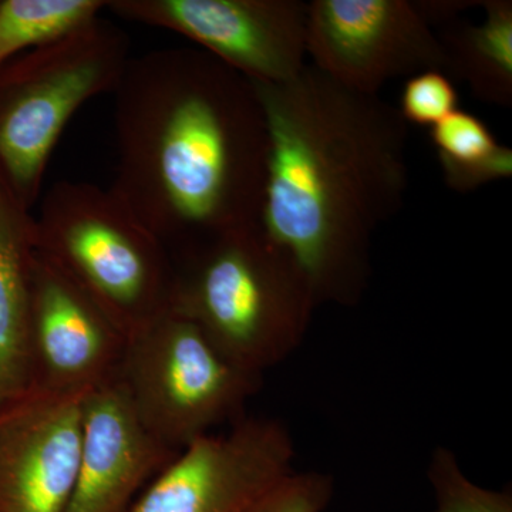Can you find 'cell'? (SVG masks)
<instances>
[{
	"label": "cell",
	"instance_id": "6da1fadb",
	"mask_svg": "<svg viewBox=\"0 0 512 512\" xmlns=\"http://www.w3.org/2000/svg\"><path fill=\"white\" fill-rule=\"evenodd\" d=\"M110 190L171 256L261 224L269 133L255 84L198 47L131 57Z\"/></svg>",
	"mask_w": 512,
	"mask_h": 512
},
{
	"label": "cell",
	"instance_id": "7a4b0ae2",
	"mask_svg": "<svg viewBox=\"0 0 512 512\" xmlns=\"http://www.w3.org/2000/svg\"><path fill=\"white\" fill-rule=\"evenodd\" d=\"M254 84L269 133L262 228L296 259L318 305L355 306L373 238L409 190V124L379 94L311 64L288 82Z\"/></svg>",
	"mask_w": 512,
	"mask_h": 512
},
{
	"label": "cell",
	"instance_id": "3957f363",
	"mask_svg": "<svg viewBox=\"0 0 512 512\" xmlns=\"http://www.w3.org/2000/svg\"><path fill=\"white\" fill-rule=\"evenodd\" d=\"M171 259L170 311L235 365L262 376L301 346L318 301L296 259L261 224Z\"/></svg>",
	"mask_w": 512,
	"mask_h": 512
},
{
	"label": "cell",
	"instance_id": "277c9868",
	"mask_svg": "<svg viewBox=\"0 0 512 512\" xmlns=\"http://www.w3.org/2000/svg\"><path fill=\"white\" fill-rule=\"evenodd\" d=\"M35 247L127 338L170 311V252L110 188L52 185L35 217Z\"/></svg>",
	"mask_w": 512,
	"mask_h": 512
},
{
	"label": "cell",
	"instance_id": "5b68a950",
	"mask_svg": "<svg viewBox=\"0 0 512 512\" xmlns=\"http://www.w3.org/2000/svg\"><path fill=\"white\" fill-rule=\"evenodd\" d=\"M130 46L101 15L0 66V183L23 207L39 202L50 157L76 111L116 90Z\"/></svg>",
	"mask_w": 512,
	"mask_h": 512
},
{
	"label": "cell",
	"instance_id": "8992f818",
	"mask_svg": "<svg viewBox=\"0 0 512 512\" xmlns=\"http://www.w3.org/2000/svg\"><path fill=\"white\" fill-rule=\"evenodd\" d=\"M117 376L147 429L175 451L244 419L262 383L171 311L128 338Z\"/></svg>",
	"mask_w": 512,
	"mask_h": 512
},
{
	"label": "cell",
	"instance_id": "52a82bcc",
	"mask_svg": "<svg viewBox=\"0 0 512 512\" xmlns=\"http://www.w3.org/2000/svg\"><path fill=\"white\" fill-rule=\"evenodd\" d=\"M106 10L187 37L254 83L288 82L308 66L301 0H113Z\"/></svg>",
	"mask_w": 512,
	"mask_h": 512
},
{
	"label": "cell",
	"instance_id": "ba28073f",
	"mask_svg": "<svg viewBox=\"0 0 512 512\" xmlns=\"http://www.w3.org/2000/svg\"><path fill=\"white\" fill-rule=\"evenodd\" d=\"M306 46L311 66L359 93L379 94L427 70L446 73L439 35L409 0H313Z\"/></svg>",
	"mask_w": 512,
	"mask_h": 512
},
{
	"label": "cell",
	"instance_id": "9c48e42d",
	"mask_svg": "<svg viewBox=\"0 0 512 512\" xmlns=\"http://www.w3.org/2000/svg\"><path fill=\"white\" fill-rule=\"evenodd\" d=\"M291 433L278 420L244 417L224 434L188 444L128 512H247L292 471Z\"/></svg>",
	"mask_w": 512,
	"mask_h": 512
},
{
	"label": "cell",
	"instance_id": "30bf717a",
	"mask_svg": "<svg viewBox=\"0 0 512 512\" xmlns=\"http://www.w3.org/2000/svg\"><path fill=\"white\" fill-rule=\"evenodd\" d=\"M128 338L96 302L35 252L30 296L33 392L86 394L119 375Z\"/></svg>",
	"mask_w": 512,
	"mask_h": 512
},
{
	"label": "cell",
	"instance_id": "8fae6325",
	"mask_svg": "<svg viewBox=\"0 0 512 512\" xmlns=\"http://www.w3.org/2000/svg\"><path fill=\"white\" fill-rule=\"evenodd\" d=\"M83 396L30 392L0 406V512H67Z\"/></svg>",
	"mask_w": 512,
	"mask_h": 512
},
{
	"label": "cell",
	"instance_id": "7c38bea8",
	"mask_svg": "<svg viewBox=\"0 0 512 512\" xmlns=\"http://www.w3.org/2000/svg\"><path fill=\"white\" fill-rule=\"evenodd\" d=\"M180 451L157 439L119 376L82 400L76 483L67 512H128L141 491Z\"/></svg>",
	"mask_w": 512,
	"mask_h": 512
},
{
	"label": "cell",
	"instance_id": "4fadbf2b",
	"mask_svg": "<svg viewBox=\"0 0 512 512\" xmlns=\"http://www.w3.org/2000/svg\"><path fill=\"white\" fill-rule=\"evenodd\" d=\"M35 215L0 183V406L33 392L30 296Z\"/></svg>",
	"mask_w": 512,
	"mask_h": 512
},
{
	"label": "cell",
	"instance_id": "5bb4252c",
	"mask_svg": "<svg viewBox=\"0 0 512 512\" xmlns=\"http://www.w3.org/2000/svg\"><path fill=\"white\" fill-rule=\"evenodd\" d=\"M480 23H451L439 36L446 72L470 87L478 100L512 107V2L483 0Z\"/></svg>",
	"mask_w": 512,
	"mask_h": 512
},
{
	"label": "cell",
	"instance_id": "9a60e30c",
	"mask_svg": "<svg viewBox=\"0 0 512 512\" xmlns=\"http://www.w3.org/2000/svg\"><path fill=\"white\" fill-rule=\"evenodd\" d=\"M430 140L450 190L466 194L512 175L511 148L476 114L454 111L430 128Z\"/></svg>",
	"mask_w": 512,
	"mask_h": 512
},
{
	"label": "cell",
	"instance_id": "2e32d148",
	"mask_svg": "<svg viewBox=\"0 0 512 512\" xmlns=\"http://www.w3.org/2000/svg\"><path fill=\"white\" fill-rule=\"evenodd\" d=\"M104 0H0V66L99 18Z\"/></svg>",
	"mask_w": 512,
	"mask_h": 512
},
{
	"label": "cell",
	"instance_id": "e0dca14e",
	"mask_svg": "<svg viewBox=\"0 0 512 512\" xmlns=\"http://www.w3.org/2000/svg\"><path fill=\"white\" fill-rule=\"evenodd\" d=\"M427 476L436 497L433 512H512L510 485L494 491L474 484L448 448L434 450Z\"/></svg>",
	"mask_w": 512,
	"mask_h": 512
},
{
	"label": "cell",
	"instance_id": "ac0fdd59",
	"mask_svg": "<svg viewBox=\"0 0 512 512\" xmlns=\"http://www.w3.org/2000/svg\"><path fill=\"white\" fill-rule=\"evenodd\" d=\"M407 124L431 128L458 110V93L450 77L440 70H427L409 77L400 106Z\"/></svg>",
	"mask_w": 512,
	"mask_h": 512
},
{
	"label": "cell",
	"instance_id": "d6986e66",
	"mask_svg": "<svg viewBox=\"0 0 512 512\" xmlns=\"http://www.w3.org/2000/svg\"><path fill=\"white\" fill-rule=\"evenodd\" d=\"M333 495L332 477L316 471L286 474L247 512H323Z\"/></svg>",
	"mask_w": 512,
	"mask_h": 512
},
{
	"label": "cell",
	"instance_id": "ffe728a7",
	"mask_svg": "<svg viewBox=\"0 0 512 512\" xmlns=\"http://www.w3.org/2000/svg\"><path fill=\"white\" fill-rule=\"evenodd\" d=\"M414 8L421 18L433 28L437 23H454L457 16L463 15L468 9L476 8L481 2L471 0H416Z\"/></svg>",
	"mask_w": 512,
	"mask_h": 512
}]
</instances>
